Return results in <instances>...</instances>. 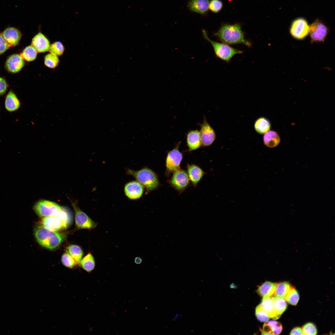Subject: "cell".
<instances>
[{"label":"cell","instance_id":"obj_7","mask_svg":"<svg viewBox=\"0 0 335 335\" xmlns=\"http://www.w3.org/2000/svg\"><path fill=\"white\" fill-rule=\"evenodd\" d=\"M61 207L56 203L46 200L37 202L33 207L35 212L40 217L55 216L61 209Z\"/></svg>","mask_w":335,"mask_h":335},{"label":"cell","instance_id":"obj_18","mask_svg":"<svg viewBox=\"0 0 335 335\" xmlns=\"http://www.w3.org/2000/svg\"><path fill=\"white\" fill-rule=\"evenodd\" d=\"M186 142L190 151L199 148L202 145L200 132L197 130L189 131L186 134Z\"/></svg>","mask_w":335,"mask_h":335},{"label":"cell","instance_id":"obj_41","mask_svg":"<svg viewBox=\"0 0 335 335\" xmlns=\"http://www.w3.org/2000/svg\"><path fill=\"white\" fill-rule=\"evenodd\" d=\"M291 335H303V333L302 329L299 327H296L294 328L290 332Z\"/></svg>","mask_w":335,"mask_h":335},{"label":"cell","instance_id":"obj_16","mask_svg":"<svg viewBox=\"0 0 335 335\" xmlns=\"http://www.w3.org/2000/svg\"><path fill=\"white\" fill-rule=\"evenodd\" d=\"M209 3V0H189L187 7L192 12L204 15L208 11Z\"/></svg>","mask_w":335,"mask_h":335},{"label":"cell","instance_id":"obj_6","mask_svg":"<svg viewBox=\"0 0 335 335\" xmlns=\"http://www.w3.org/2000/svg\"><path fill=\"white\" fill-rule=\"evenodd\" d=\"M329 32L328 28L318 18L316 19L310 25L309 34L312 42L324 41Z\"/></svg>","mask_w":335,"mask_h":335},{"label":"cell","instance_id":"obj_15","mask_svg":"<svg viewBox=\"0 0 335 335\" xmlns=\"http://www.w3.org/2000/svg\"><path fill=\"white\" fill-rule=\"evenodd\" d=\"M25 65L24 59L20 55L16 54L11 55L6 62V67L7 70L12 73L19 72Z\"/></svg>","mask_w":335,"mask_h":335},{"label":"cell","instance_id":"obj_38","mask_svg":"<svg viewBox=\"0 0 335 335\" xmlns=\"http://www.w3.org/2000/svg\"><path fill=\"white\" fill-rule=\"evenodd\" d=\"M222 6V2L220 0H211L209 2V9L213 12L216 13L221 10Z\"/></svg>","mask_w":335,"mask_h":335},{"label":"cell","instance_id":"obj_5","mask_svg":"<svg viewBox=\"0 0 335 335\" xmlns=\"http://www.w3.org/2000/svg\"><path fill=\"white\" fill-rule=\"evenodd\" d=\"M310 25L307 20L303 17H298L291 22L289 33L294 38L298 40L304 39L309 34Z\"/></svg>","mask_w":335,"mask_h":335},{"label":"cell","instance_id":"obj_14","mask_svg":"<svg viewBox=\"0 0 335 335\" xmlns=\"http://www.w3.org/2000/svg\"><path fill=\"white\" fill-rule=\"evenodd\" d=\"M31 45L38 52L43 53L49 51L50 46L48 38L41 32H38L33 38Z\"/></svg>","mask_w":335,"mask_h":335},{"label":"cell","instance_id":"obj_29","mask_svg":"<svg viewBox=\"0 0 335 335\" xmlns=\"http://www.w3.org/2000/svg\"><path fill=\"white\" fill-rule=\"evenodd\" d=\"M291 286L290 284L288 282L276 283V289L273 295L285 298Z\"/></svg>","mask_w":335,"mask_h":335},{"label":"cell","instance_id":"obj_34","mask_svg":"<svg viewBox=\"0 0 335 335\" xmlns=\"http://www.w3.org/2000/svg\"><path fill=\"white\" fill-rule=\"evenodd\" d=\"M64 50L63 44L60 42L57 41L50 45L48 51L50 53L58 56L62 55Z\"/></svg>","mask_w":335,"mask_h":335},{"label":"cell","instance_id":"obj_24","mask_svg":"<svg viewBox=\"0 0 335 335\" xmlns=\"http://www.w3.org/2000/svg\"><path fill=\"white\" fill-rule=\"evenodd\" d=\"M260 305L270 318H272L274 319H278L274 310L273 301L271 296L263 297Z\"/></svg>","mask_w":335,"mask_h":335},{"label":"cell","instance_id":"obj_37","mask_svg":"<svg viewBox=\"0 0 335 335\" xmlns=\"http://www.w3.org/2000/svg\"><path fill=\"white\" fill-rule=\"evenodd\" d=\"M255 314L257 319L262 322H266L270 318L267 314L261 308L260 305L257 306Z\"/></svg>","mask_w":335,"mask_h":335},{"label":"cell","instance_id":"obj_36","mask_svg":"<svg viewBox=\"0 0 335 335\" xmlns=\"http://www.w3.org/2000/svg\"><path fill=\"white\" fill-rule=\"evenodd\" d=\"M302 329L303 335H313L317 334V330L315 326L311 323L306 324Z\"/></svg>","mask_w":335,"mask_h":335},{"label":"cell","instance_id":"obj_2","mask_svg":"<svg viewBox=\"0 0 335 335\" xmlns=\"http://www.w3.org/2000/svg\"><path fill=\"white\" fill-rule=\"evenodd\" d=\"M34 234L39 244L50 250L54 249L59 246L66 236L64 233L50 230L39 225L35 226Z\"/></svg>","mask_w":335,"mask_h":335},{"label":"cell","instance_id":"obj_33","mask_svg":"<svg viewBox=\"0 0 335 335\" xmlns=\"http://www.w3.org/2000/svg\"><path fill=\"white\" fill-rule=\"evenodd\" d=\"M59 62L58 56L50 53L46 55L44 57L45 65L50 68H54L58 65Z\"/></svg>","mask_w":335,"mask_h":335},{"label":"cell","instance_id":"obj_32","mask_svg":"<svg viewBox=\"0 0 335 335\" xmlns=\"http://www.w3.org/2000/svg\"><path fill=\"white\" fill-rule=\"evenodd\" d=\"M285 299L290 304L296 306L298 302L299 296L297 290L291 286Z\"/></svg>","mask_w":335,"mask_h":335},{"label":"cell","instance_id":"obj_35","mask_svg":"<svg viewBox=\"0 0 335 335\" xmlns=\"http://www.w3.org/2000/svg\"><path fill=\"white\" fill-rule=\"evenodd\" d=\"M61 260L63 264L66 267L69 268H73L77 264L74 259L67 252L63 254Z\"/></svg>","mask_w":335,"mask_h":335},{"label":"cell","instance_id":"obj_23","mask_svg":"<svg viewBox=\"0 0 335 335\" xmlns=\"http://www.w3.org/2000/svg\"><path fill=\"white\" fill-rule=\"evenodd\" d=\"M276 286V283L266 281L258 286L257 292L259 295L263 297H271L274 295Z\"/></svg>","mask_w":335,"mask_h":335},{"label":"cell","instance_id":"obj_11","mask_svg":"<svg viewBox=\"0 0 335 335\" xmlns=\"http://www.w3.org/2000/svg\"><path fill=\"white\" fill-rule=\"evenodd\" d=\"M200 133L202 145L203 146L211 145L216 138L214 129L204 117L203 122L200 124Z\"/></svg>","mask_w":335,"mask_h":335},{"label":"cell","instance_id":"obj_28","mask_svg":"<svg viewBox=\"0 0 335 335\" xmlns=\"http://www.w3.org/2000/svg\"><path fill=\"white\" fill-rule=\"evenodd\" d=\"M67 252L74 259L77 264L79 263L83 255L82 248L78 245L72 244L67 247Z\"/></svg>","mask_w":335,"mask_h":335},{"label":"cell","instance_id":"obj_31","mask_svg":"<svg viewBox=\"0 0 335 335\" xmlns=\"http://www.w3.org/2000/svg\"><path fill=\"white\" fill-rule=\"evenodd\" d=\"M56 216L61 221L66 228L69 226L72 221V216L69 211L67 208L61 207V209Z\"/></svg>","mask_w":335,"mask_h":335},{"label":"cell","instance_id":"obj_25","mask_svg":"<svg viewBox=\"0 0 335 335\" xmlns=\"http://www.w3.org/2000/svg\"><path fill=\"white\" fill-rule=\"evenodd\" d=\"M271 127L270 121L266 118L261 117L256 120L254 124L255 131L260 134H265L269 131Z\"/></svg>","mask_w":335,"mask_h":335},{"label":"cell","instance_id":"obj_20","mask_svg":"<svg viewBox=\"0 0 335 335\" xmlns=\"http://www.w3.org/2000/svg\"><path fill=\"white\" fill-rule=\"evenodd\" d=\"M282 330V327L279 322L275 320L266 322L264 324L262 329H261L262 334L278 335Z\"/></svg>","mask_w":335,"mask_h":335},{"label":"cell","instance_id":"obj_12","mask_svg":"<svg viewBox=\"0 0 335 335\" xmlns=\"http://www.w3.org/2000/svg\"><path fill=\"white\" fill-rule=\"evenodd\" d=\"M144 187L136 180L127 183L124 185V192L126 197L131 200L139 199L142 196Z\"/></svg>","mask_w":335,"mask_h":335},{"label":"cell","instance_id":"obj_8","mask_svg":"<svg viewBox=\"0 0 335 335\" xmlns=\"http://www.w3.org/2000/svg\"><path fill=\"white\" fill-rule=\"evenodd\" d=\"M181 142L167 154L166 160V172L168 174L174 172L180 169V165L183 159V154L179 148Z\"/></svg>","mask_w":335,"mask_h":335},{"label":"cell","instance_id":"obj_22","mask_svg":"<svg viewBox=\"0 0 335 335\" xmlns=\"http://www.w3.org/2000/svg\"><path fill=\"white\" fill-rule=\"evenodd\" d=\"M264 144L270 148H273L277 146L280 141L278 134L274 131H269L265 133L263 136Z\"/></svg>","mask_w":335,"mask_h":335},{"label":"cell","instance_id":"obj_4","mask_svg":"<svg viewBox=\"0 0 335 335\" xmlns=\"http://www.w3.org/2000/svg\"><path fill=\"white\" fill-rule=\"evenodd\" d=\"M202 33L204 38L211 43L216 56L221 60L228 62L234 55L243 53V51L233 48L227 44L212 40L204 29L202 30Z\"/></svg>","mask_w":335,"mask_h":335},{"label":"cell","instance_id":"obj_21","mask_svg":"<svg viewBox=\"0 0 335 335\" xmlns=\"http://www.w3.org/2000/svg\"><path fill=\"white\" fill-rule=\"evenodd\" d=\"M20 105V102L16 94L12 91H9L5 99L6 109L9 112H14L18 109Z\"/></svg>","mask_w":335,"mask_h":335},{"label":"cell","instance_id":"obj_40","mask_svg":"<svg viewBox=\"0 0 335 335\" xmlns=\"http://www.w3.org/2000/svg\"><path fill=\"white\" fill-rule=\"evenodd\" d=\"M8 85L5 80L0 78V95L4 94L6 92Z\"/></svg>","mask_w":335,"mask_h":335},{"label":"cell","instance_id":"obj_42","mask_svg":"<svg viewBox=\"0 0 335 335\" xmlns=\"http://www.w3.org/2000/svg\"><path fill=\"white\" fill-rule=\"evenodd\" d=\"M142 259L140 257H136L134 260L135 263L137 264H140L142 261Z\"/></svg>","mask_w":335,"mask_h":335},{"label":"cell","instance_id":"obj_19","mask_svg":"<svg viewBox=\"0 0 335 335\" xmlns=\"http://www.w3.org/2000/svg\"><path fill=\"white\" fill-rule=\"evenodd\" d=\"M187 172L190 181L194 186L197 185L205 174L200 167L194 164H188Z\"/></svg>","mask_w":335,"mask_h":335},{"label":"cell","instance_id":"obj_30","mask_svg":"<svg viewBox=\"0 0 335 335\" xmlns=\"http://www.w3.org/2000/svg\"><path fill=\"white\" fill-rule=\"evenodd\" d=\"M38 52L32 46L26 47L20 55L23 59L26 61L30 62L34 60L37 57Z\"/></svg>","mask_w":335,"mask_h":335},{"label":"cell","instance_id":"obj_43","mask_svg":"<svg viewBox=\"0 0 335 335\" xmlns=\"http://www.w3.org/2000/svg\"><path fill=\"white\" fill-rule=\"evenodd\" d=\"M182 316L180 314H179V313L176 314V315H175V316H174V317L173 318V320L174 321V320H176L177 319V318L178 316Z\"/></svg>","mask_w":335,"mask_h":335},{"label":"cell","instance_id":"obj_27","mask_svg":"<svg viewBox=\"0 0 335 335\" xmlns=\"http://www.w3.org/2000/svg\"><path fill=\"white\" fill-rule=\"evenodd\" d=\"M79 263L82 268L88 272H91L95 266L94 257L90 252L81 259Z\"/></svg>","mask_w":335,"mask_h":335},{"label":"cell","instance_id":"obj_17","mask_svg":"<svg viewBox=\"0 0 335 335\" xmlns=\"http://www.w3.org/2000/svg\"><path fill=\"white\" fill-rule=\"evenodd\" d=\"M2 35L10 47L16 46L19 42L22 36L20 31L13 27L6 28L3 32Z\"/></svg>","mask_w":335,"mask_h":335},{"label":"cell","instance_id":"obj_3","mask_svg":"<svg viewBox=\"0 0 335 335\" xmlns=\"http://www.w3.org/2000/svg\"><path fill=\"white\" fill-rule=\"evenodd\" d=\"M127 173L134 177L148 193L156 190L159 186V182L157 174L147 167L136 171L128 169Z\"/></svg>","mask_w":335,"mask_h":335},{"label":"cell","instance_id":"obj_10","mask_svg":"<svg viewBox=\"0 0 335 335\" xmlns=\"http://www.w3.org/2000/svg\"><path fill=\"white\" fill-rule=\"evenodd\" d=\"M169 183L177 191L181 192L188 186L190 180L187 172L179 169L173 173Z\"/></svg>","mask_w":335,"mask_h":335},{"label":"cell","instance_id":"obj_39","mask_svg":"<svg viewBox=\"0 0 335 335\" xmlns=\"http://www.w3.org/2000/svg\"><path fill=\"white\" fill-rule=\"evenodd\" d=\"M10 47L4 38L2 34H0V55L4 52Z\"/></svg>","mask_w":335,"mask_h":335},{"label":"cell","instance_id":"obj_1","mask_svg":"<svg viewBox=\"0 0 335 335\" xmlns=\"http://www.w3.org/2000/svg\"><path fill=\"white\" fill-rule=\"evenodd\" d=\"M214 36L222 42L229 45L243 44L250 47L251 43L244 37L240 25L238 24H225L214 34Z\"/></svg>","mask_w":335,"mask_h":335},{"label":"cell","instance_id":"obj_26","mask_svg":"<svg viewBox=\"0 0 335 335\" xmlns=\"http://www.w3.org/2000/svg\"><path fill=\"white\" fill-rule=\"evenodd\" d=\"M274 305V309L277 319H279L287 308V304L285 298L271 296Z\"/></svg>","mask_w":335,"mask_h":335},{"label":"cell","instance_id":"obj_9","mask_svg":"<svg viewBox=\"0 0 335 335\" xmlns=\"http://www.w3.org/2000/svg\"><path fill=\"white\" fill-rule=\"evenodd\" d=\"M75 212L76 226L78 229L91 230L95 228L97 223L91 219L85 213L82 211L75 203H72Z\"/></svg>","mask_w":335,"mask_h":335},{"label":"cell","instance_id":"obj_13","mask_svg":"<svg viewBox=\"0 0 335 335\" xmlns=\"http://www.w3.org/2000/svg\"><path fill=\"white\" fill-rule=\"evenodd\" d=\"M41 225L50 230L57 231L66 229L61 220L56 216L43 217L41 221Z\"/></svg>","mask_w":335,"mask_h":335}]
</instances>
